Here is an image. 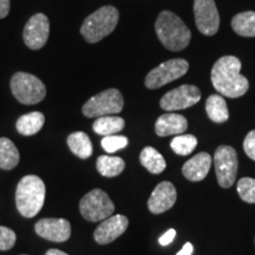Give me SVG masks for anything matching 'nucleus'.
<instances>
[{"label":"nucleus","instance_id":"nucleus-29","mask_svg":"<svg viewBox=\"0 0 255 255\" xmlns=\"http://www.w3.org/2000/svg\"><path fill=\"white\" fill-rule=\"evenodd\" d=\"M15 233L7 227L0 226V251H8L15 245Z\"/></svg>","mask_w":255,"mask_h":255},{"label":"nucleus","instance_id":"nucleus-19","mask_svg":"<svg viewBox=\"0 0 255 255\" xmlns=\"http://www.w3.org/2000/svg\"><path fill=\"white\" fill-rule=\"evenodd\" d=\"M126 127V122L122 117L119 116H102L96 119L92 124V129L97 135L101 136H110L116 135L117 132L122 131Z\"/></svg>","mask_w":255,"mask_h":255},{"label":"nucleus","instance_id":"nucleus-23","mask_svg":"<svg viewBox=\"0 0 255 255\" xmlns=\"http://www.w3.org/2000/svg\"><path fill=\"white\" fill-rule=\"evenodd\" d=\"M139 161L141 164L146 170L150 171L151 174H161L167 167L165 159L159 152L152 146H145L139 155Z\"/></svg>","mask_w":255,"mask_h":255},{"label":"nucleus","instance_id":"nucleus-2","mask_svg":"<svg viewBox=\"0 0 255 255\" xmlns=\"http://www.w3.org/2000/svg\"><path fill=\"white\" fill-rule=\"evenodd\" d=\"M157 38L165 49L178 52L189 45L191 32L183 20L174 12L163 11L155 23Z\"/></svg>","mask_w":255,"mask_h":255},{"label":"nucleus","instance_id":"nucleus-27","mask_svg":"<svg viewBox=\"0 0 255 255\" xmlns=\"http://www.w3.org/2000/svg\"><path fill=\"white\" fill-rule=\"evenodd\" d=\"M238 193L245 202L255 203V178L242 177L239 180Z\"/></svg>","mask_w":255,"mask_h":255},{"label":"nucleus","instance_id":"nucleus-12","mask_svg":"<svg viewBox=\"0 0 255 255\" xmlns=\"http://www.w3.org/2000/svg\"><path fill=\"white\" fill-rule=\"evenodd\" d=\"M50 34L49 18L43 13H37L30 18L24 27V43L28 49L40 50L46 44Z\"/></svg>","mask_w":255,"mask_h":255},{"label":"nucleus","instance_id":"nucleus-34","mask_svg":"<svg viewBox=\"0 0 255 255\" xmlns=\"http://www.w3.org/2000/svg\"><path fill=\"white\" fill-rule=\"evenodd\" d=\"M45 255H69V254H66L65 252H62L59 250H55V248H52V250L47 251Z\"/></svg>","mask_w":255,"mask_h":255},{"label":"nucleus","instance_id":"nucleus-3","mask_svg":"<svg viewBox=\"0 0 255 255\" xmlns=\"http://www.w3.org/2000/svg\"><path fill=\"white\" fill-rule=\"evenodd\" d=\"M46 188L43 180L36 175H27L19 181L15 190V205L24 218H34L45 201Z\"/></svg>","mask_w":255,"mask_h":255},{"label":"nucleus","instance_id":"nucleus-24","mask_svg":"<svg viewBox=\"0 0 255 255\" xmlns=\"http://www.w3.org/2000/svg\"><path fill=\"white\" fill-rule=\"evenodd\" d=\"M98 173L104 177H115L123 173L126 162L117 156H100L96 162Z\"/></svg>","mask_w":255,"mask_h":255},{"label":"nucleus","instance_id":"nucleus-32","mask_svg":"<svg viewBox=\"0 0 255 255\" xmlns=\"http://www.w3.org/2000/svg\"><path fill=\"white\" fill-rule=\"evenodd\" d=\"M9 12V0H0V19L7 17Z\"/></svg>","mask_w":255,"mask_h":255},{"label":"nucleus","instance_id":"nucleus-22","mask_svg":"<svg viewBox=\"0 0 255 255\" xmlns=\"http://www.w3.org/2000/svg\"><path fill=\"white\" fill-rule=\"evenodd\" d=\"M20 155L17 146L11 139L1 137L0 138V168L4 170H11L19 163Z\"/></svg>","mask_w":255,"mask_h":255},{"label":"nucleus","instance_id":"nucleus-16","mask_svg":"<svg viewBox=\"0 0 255 255\" xmlns=\"http://www.w3.org/2000/svg\"><path fill=\"white\" fill-rule=\"evenodd\" d=\"M212 163L213 158L208 152H200L183 164V176L193 182H200L208 175Z\"/></svg>","mask_w":255,"mask_h":255},{"label":"nucleus","instance_id":"nucleus-11","mask_svg":"<svg viewBox=\"0 0 255 255\" xmlns=\"http://www.w3.org/2000/svg\"><path fill=\"white\" fill-rule=\"evenodd\" d=\"M194 15L199 31L205 36H214L220 27V15L214 0H195Z\"/></svg>","mask_w":255,"mask_h":255},{"label":"nucleus","instance_id":"nucleus-25","mask_svg":"<svg viewBox=\"0 0 255 255\" xmlns=\"http://www.w3.org/2000/svg\"><path fill=\"white\" fill-rule=\"evenodd\" d=\"M232 27L241 37H255V12H241L232 19Z\"/></svg>","mask_w":255,"mask_h":255},{"label":"nucleus","instance_id":"nucleus-18","mask_svg":"<svg viewBox=\"0 0 255 255\" xmlns=\"http://www.w3.org/2000/svg\"><path fill=\"white\" fill-rule=\"evenodd\" d=\"M44 123H45V116L39 111H33V113L19 117L15 127H17L18 132L21 135L32 136L40 131Z\"/></svg>","mask_w":255,"mask_h":255},{"label":"nucleus","instance_id":"nucleus-4","mask_svg":"<svg viewBox=\"0 0 255 255\" xmlns=\"http://www.w3.org/2000/svg\"><path fill=\"white\" fill-rule=\"evenodd\" d=\"M120 13L114 6H103L85 19L81 33L88 43H98L113 33L119 24Z\"/></svg>","mask_w":255,"mask_h":255},{"label":"nucleus","instance_id":"nucleus-21","mask_svg":"<svg viewBox=\"0 0 255 255\" xmlns=\"http://www.w3.org/2000/svg\"><path fill=\"white\" fill-rule=\"evenodd\" d=\"M206 111L209 119L215 123H223L229 119L227 103L221 95L209 96L206 102Z\"/></svg>","mask_w":255,"mask_h":255},{"label":"nucleus","instance_id":"nucleus-8","mask_svg":"<svg viewBox=\"0 0 255 255\" xmlns=\"http://www.w3.org/2000/svg\"><path fill=\"white\" fill-rule=\"evenodd\" d=\"M189 70V64L186 59H170L167 62L159 64L157 68L152 69L146 75L144 84L150 90L162 88L168 83L176 81V79L183 77Z\"/></svg>","mask_w":255,"mask_h":255},{"label":"nucleus","instance_id":"nucleus-20","mask_svg":"<svg viewBox=\"0 0 255 255\" xmlns=\"http://www.w3.org/2000/svg\"><path fill=\"white\" fill-rule=\"evenodd\" d=\"M68 145L70 150L82 159L89 158L94 151L90 138L87 133L83 131H76L69 135Z\"/></svg>","mask_w":255,"mask_h":255},{"label":"nucleus","instance_id":"nucleus-17","mask_svg":"<svg viewBox=\"0 0 255 255\" xmlns=\"http://www.w3.org/2000/svg\"><path fill=\"white\" fill-rule=\"evenodd\" d=\"M188 128V121L182 115L164 114L159 116L155 123V131L158 136L181 135Z\"/></svg>","mask_w":255,"mask_h":255},{"label":"nucleus","instance_id":"nucleus-5","mask_svg":"<svg viewBox=\"0 0 255 255\" xmlns=\"http://www.w3.org/2000/svg\"><path fill=\"white\" fill-rule=\"evenodd\" d=\"M11 91L15 100L26 105L39 103L45 98L46 88L36 76L26 72H17L11 78Z\"/></svg>","mask_w":255,"mask_h":255},{"label":"nucleus","instance_id":"nucleus-7","mask_svg":"<svg viewBox=\"0 0 255 255\" xmlns=\"http://www.w3.org/2000/svg\"><path fill=\"white\" fill-rule=\"evenodd\" d=\"M79 210L85 220L98 222L113 215L115 205L104 190L96 188L83 196L79 202Z\"/></svg>","mask_w":255,"mask_h":255},{"label":"nucleus","instance_id":"nucleus-31","mask_svg":"<svg viewBox=\"0 0 255 255\" xmlns=\"http://www.w3.org/2000/svg\"><path fill=\"white\" fill-rule=\"evenodd\" d=\"M175 237H176V231H175V229H169V231L165 232L164 234L159 238L158 241L162 246H168L169 244H171V242L174 241Z\"/></svg>","mask_w":255,"mask_h":255},{"label":"nucleus","instance_id":"nucleus-14","mask_svg":"<svg viewBox=\"0 0 255 255\" xmlns=\"http://www.w3.org/2000/svg\"><path fill=\"white\" fill-rule=\"evenodd\" d=\"M177 199L176 188L169 181L158 183L148 200V208L152 214H162L173 208Z\"/></svg>","mask_w":255,"mask_h":255},{"label":"nucleus","instance_id":"nucleus-26","mask_svg":"<svg viewBox=\"0 0 255 255\" xmlns=\"http://www.w3.org/2000/svg\"><path fill=\"white\" fill-rule=\"evenodd\" d=\"M197 145V138L194 135H177L170 143L171 149L175 154L187 156L194 151Z\"/></svg>","mask_w":255,"mask_h":255},{"label":"nucleus","instance_id":"nucleus-6","mask_svg":"<svg viewBox=\"0 0 255 255\" xmlns=\"http://www.w3.org/2000/svg\"><path fill=\"white\" fill-rule=\"evenodd\" d=\"M124 100L120 90L108 89L94 96L83 105V115L88 119H98L102 116H111L123 110Z\"/></svg>","mask_w":255,"mask_h":255},{"label":"nucleus","instance_id":"nucleus-10","mask_svg":"<svg viewBox=\"0 0 255 255\" xmlns=\"http://www.w3.org/2000/svg\"><path fill=\"white\" fill-rule=\"evenodd\" d=\"M201 91L195 85L184 84L167 92L159 101V105L165 111L183 110L199 103Z\"/></svg>","mask_w":255,"mask_h":255},{"label":"nucleus","instance_id":"nucleus-28","mask_svg":"<svg viewBox=\"0 0 255 255\" xmlns=\"http://www.w3.org/2000/svg\"><path fill=\"white\" fill-rule=\"evenodd\" d=\"M128 137L126 136H117V135H110L104 136L102 139V146L107 152L109 154H114L117 150L124 149L128 145Z\"/></svg>","mask_w":255,"mask_h":255},{"label":"nucleus","instance_id":"nucleus-13","mask_svg":"<svg viewBox=\"0 0 255 255\" xmlns=\"http://www.w3.org/2000/svg\"><path fill=\"white\" fill-rule=\"evenodd\" d=\"M129 226V220L124 215H114L105 219L96 228L94 239L97 244L108 245L119 239Z\"/></svg>","mask_w":255,"mask_h":255},{"label":"nucleus","instance_id":"nucleus-15","mask_svg":"<svg viewBox=\"0 0 255 255\" xmlns=\"http://www.w3.org/2000/svg\"><path fill=\"white\" fill-rule=\"evenodd\" d=\"M37 234L53 242H65L71 237V225L65 219H41L36 223Z\"/></svg>","mask_w":255,"mask_h":255},{"label":"nucleus","instance_id":"nucleus-1","mask_svg":"<svg viewBox=\"0 0 255 255\" xmlns=\"http://www.w3.org/2000/svg\"><path fill=\"white\" fill-rule=\"evenodd\" d=\"M241 62L234 56H223L212 69L213 87L220 95L228 98L244 96L250 89V83L241 75Z\"/></svg>","mask_w":255,"mask_h":255},{"label":"nucleus","instance_id":"nucleus-30","mask_svg":"<svg viewBox=\"0 0 255 255\" xmlns=\"http://www.w3.org/2000/svg\"><path fill=\"white\" fill-rule=\"evenodd\" d=\"M244 150L248 157L255 161V130L248 132L244 141Z\"/></svg>","mask_w":255,"mask_h":255},{"label":"nucleus","instance_id":"nucleus-9","mask_svg":"<svg viewBox=\"0 0 255 255\" xmlns=\"http://www.w3.org/2000/svg\"><path fill=\"white\" fill-rule=\"evenodd\" d=\"M215 174L220 187L231 188L237 180L238 174V154L233 146L220 145L215 150L214 159Z\"/></svg>","mask_w":255,"mask_h":255},{"label":"nucleus","instance_id":"nucleus-33","mask_svg":"<svg viewBox=\"0 0 255 255\" xmlns=\"http://www.w3.org/2000/svg\"><path fill=\"white\" fill-rule=\"evenodd\" d=\"M193 252H194L193 245H191L190 242H187V244L183 246L182 250L178 252L177 255H191L193 254Z\"/></svg>","mask_w":255,"mask_h":255},{"label":"nucleus","instance_id":"nucleus-35","mask_svg":"<svg viewBox=\"0 0 255 255\" xmlns=\"http://www.w3.org/2000/svg\"><path fill=\"white\" fill-rule=\"evenodd\" d=\"M23 255H26V254H23Z\"/></svg>","mask_w":255,"mask_h":255}]
</instances>
